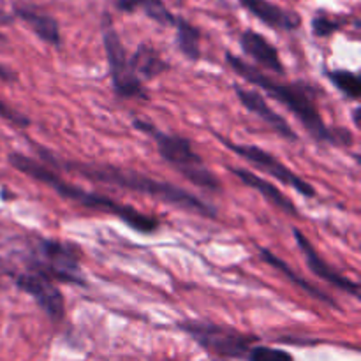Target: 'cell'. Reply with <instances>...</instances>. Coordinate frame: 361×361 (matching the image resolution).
I'll use <instances>...</instances> for the list:
<instances>
[{
    "mask_svg": "<svg viewBox=\"0 0 361 361\" xmlns=\"http://www.w3.org/2000/svg\"><path fill=\"white\" fill-rule=\"evenodd\" d=\"M41 157L44 159L48 164L55 166V168H63L67 173L73 175L83 176V178L92 180V182L108 183V185L120 187L126 190H134V192L145 194V196L155 197L164 203L173 204V207L183 208L192 214L203 215L208 219H217V210L207 201L200 200L197 196L190 194L189 190L182 189L178 185H173L169 182H161L152 176L143 175V173L133 171V169L118 168V166L111 164H97V162H76V161H59L51 155V152L42 150Z\"/></svg>",
    "mask_w": 361,
    "mask_h": 361,
    "instance_id": "2",
    "label": "cell"
},
{
    "mask_svg": "<svg viewBox=\"0 0 361 361\" xmlns=\"http://www.w3.org/2000/svg\"><path fill=\"white\" fill-rule=\"evenodd\" d=\"M134 127L154 137L161 157L168 164H171L183 178L192 182L194 185L203 187V189L221 190V182L208 169L203 159L194 152L190 140L183 136H176V134L162 133V130L155 129L154 123L143 122V120H134Z\"/></svg>",
    "mask_w": 361,
    "mask_h": 361,
    "instance_id": "4",
    "label": "cell"
},
{
    "mask_svg": "<svg viewBox=\"0 0 361 361\" xmlns=\"http://www.w3.org/2000/svg\"><path fill=\"white\" fill-rule=\"evenodd\" d=\"M293 233H295L296 243H298V247L302 249L303 256H305L307 267L310 268V271H312L316 277H319L321 281L328 282V284L335 286V288H338L341 291H345L348 295L355 296V298H360V284H356V282H353L351 279L344 277V275L338 274L337 270H334V268H331L330 264H328L326 261L319 256V252L314 249V245L310 243V240L307 238V236L303 235L300 229H295Z\"/></svg>",
    "mask_w": 361,
    "mask_h": 361,
    "instance_id": "10",
    "label": "cell"
},
{
    "mask_svg": "<svg viewBox=\"0 0 361 361\" xmlns=\"http://www.w3.org/2000/svg\"><path fill=\"white\" fill-rule=\"evenodd\" d=\"M9 162L14 169H18L23 175L30 176V178L37 180V182L44 183V185L51 187L56 194L63 197V200L74 201V203L81 204L85 208H90V210L104 212V214L115 215V217L122 219L129 228H133L134 231L145 233V235H150L155 233L161 228V222L159 219H155L154 215H147L143 212H140L137 208L130 207V204L118 203V201L111 200L108 196H102V194L90 192V190H85L81 187L73 185V183L66 182L63 178H60L56 175L55 169L48 168V166L41 164L35 159L28 157V155L20 154V152H13L9 154Z\"/></svg>",
    "mask_w": 361,
    "mask_h": 361,
    "instance_id": "3",
    "label": "cell"
},
{
    "mask_svg": "<svg viewBox=\"0 0 361 361\" xmlns=\"http://www.w3.org/2000/svg\"><path fill=\"white\" fill-rule=\"evenodd\" d=\"M326 76L330 78L331 83L342 92L351 101H358L361 94V81L356 73H351L348 69H334L328 71Z\"/></svg>",
    "mask_w": 361,
    "mask_h": 361,
    "instance_id": "20",
    "label": "cell"
},
{
    "mask_svg": "<svg viewBox=\"0 0 361 361\" xmlns=\"http://www.w3.org/2000/svg\"><path fill=\"white\" fill-rule=\"evenodd\" d=\"M235 92L238 101L242 102L243 108H245L247 111L254 113L257 118H261L264 123H268L271 129L277 130V133L281 134L282 137H286V140L289 141L298 140V134L293 130V127L289 126L288 120H286L284 116L279 115L275 109L270 108V104H268L267 99L263 97V94H259V92L256 90H250V88H242V87H235Z\"/></svg>",
    "mask_w": 361,
    "mask_h": 361,
    "instance_id": "11",
    "label": "cell"
},
{
    "mask_svg": "<svg viewBox=\"0 0 361 361\" xmlns=\"http://www.w3.org/2000/svg\"><path fill=\"white\" fill-rule=\"evenodd\" d=\"M0 118H4L6 122L13 123L14 127H28L30 126V120L27 118V116L23 115L21 111H18V109L11 108L9 104H6V102L0 99Z\"/></svg>",
    "mask_w": 361,
    "mask_h": 361,
    "instance_id": "23",
    "label": "cell"
},
{
    "mask_svg": "<svg viewBox=\"0 0 361 361\" xmlns=\"http://www.w3.org/2000/svg\"><path fill=\"white\" fill-rule=\"evenodd\" d=\"M102 42L106 49V60L109 66V76H111L113 88L116 95L122 99H140L147 101L148 94L145 90L143 83L134 73L130 66V56L127 55L126 46L122 44L118 32L113 27L109 16L104 18V27H102Z\"/></svg>",
    "mask_w": 361,
    "mask_h": 361,
    "instance_id": "5",
    "label": "cell"
},
{
    "mask_svg": "<svg viewBox=\"0 0 361 361\" xmlns=\"http://www.w3.org/2000/svg\"><path fill=\"white\" fill-rule=\"evenodd\" d=\"M249 361H295L291 355L284 349L277 348H268V345H256L250 348L249 355H247Z\"/></svg>",
    "mask_w": 361,
    "mask_h": 361,
    "instance_id": "21",
    "label": "cell"
},
{
    "mask_svg": "<svg viewBox=\"0 0 361 361\" xmlns=\"http://www.w3.org/2000/svg\"><path fill=\"white\" fill-rule=\"evenodd\" d=\"M14 14H16L21 21H25V23L28 25V28H30L41 41H44L46 44L56 46V48L62 46L60 27L53 16L41 13V11L32 9V7H16V9H14Z\"/></svg>",
    "mask_w": 361,
    "mask_h": 361,
    "instance_id": "15",
    "label": "cell"
},
{
    "mask_svg": "<svg viewBox=\"0 0 361 361\" xmlns=\"http://www.w3.org/2000/svg\"><path fill=\"white\" fill-rule=\"evenodd\" d=\"M16 286L35 300V303L41 307L42 312L49 319L56 321V323L63 319V316H66L63 296L60 289L56 288L55 281H51L48 275L30 268V271H27V274L18 275Z\"/></svg>",
    "mask_w": 361,
    "mask_h": 361,
    "instance_id": "9",
    "label": "cell"
},
{
    "mask_svg": "<svg viewBox=\"0 0 361 361\" xmlns=\"http://www.w3.org/2000/svg\"><path fill=\"white\" fill-rule=\"evenodd\" d=\"M226 60H228L231 69L240 78H243L249 83L256 85V87L263 88V92H267L271 99H275L282 106H286L302 122L307 133L316 141L335 145V147H351L355 143L353 141L355 137H353V134L348 129H342V127H334L331 129V127L326 126V122L323 120L319 108L316 104V87L305 83V81L279 83L277 80L267 76L257 67L250 66V63H247L240 56L233 55L231 51L226 53Z\"/></svg>",
    "mask_w": 361,
    "mask_h": 361,
    "instance_id": "1",
    "label": "cell"
},
{
    "mask_svg": "<svg viewBox=\"0 0 361 361\" xmlns=\"http://www.w3.org/2000/svg\"><path fill=\"white\" fill-rule=\"evenodd\" d=\"M175 2H180V4H182V2H185V0H175Z\"/></svg>",
    "mask_w": 361,
    "mask_h": 361,
    "instance_id": "25",
    "label": "cell"
},
{
    "mask_svg": "<svg viewBox=\"0 0 361 361\" xmlns=\"http://www.w3.org/2000/svg\"><path fill=\"white\" fill-rule=\"evenodd\" d=\"M259 252H261V259L267 261V263L271 264V267H274L275 270L281 271V274L284 275L286 279H289V281H291L293 284L298 286V288L302 289V291L309 293L310 296L317 298V300H319V302L326 303V305L331 307V309H338L337 300L331 298V296H328L326 293H323L319 288H316V286H312V284H310V282H307L303 277L296 275V271L293 270V268L289 267V264L286 263V261H282L281 257H277L274 252H270V250H268V249H263V247H261V249H259Z\"/></svg>",
    "mask_w": 361,
    "mask_h": 361,
    "instance_id": "16",
    "label": "cell"
},
{
    "mask_svg": "<svg viewBox=\"0 0 361 361\" xmlns=\"http://www.w3.org/2000/svg\"><path fill=\"white\" fill-rule=\"evenodd\" d=\"M310 27H312V34L316 37H330L335 32L341 30L342 21L334 20V18L326 16L324 13H317L310 21Z\"/></svg>",
    "mask_w": 361,
    "mask_h": 361,
    "instance_id": "22",
    "label": "cell"
},
{
    "mask_svg": "<svg viewBox=\"0 0 361 361\" xmlns=\"http://www.w3.org/2000/svg\"><path fill=\"white\" fill-rule=\"evenodd\" d=\"M80 256V250L71 243H62L56 240H39L37 256L32 261L30 268L42 271L51 281L87 286L81 274Z\"/></svg>",
    "mask_w": 361,
    "mask_h": 361,
    "instance_id": "7",
    "label": "cell"
},
{
    "mask_svg": "<svg viewBox=\"0 0 361 361\" xmlns=\"http://www.w3.org/2000/svg\"><path fill=\"white\" fill-rule=\"evenodd\" d=\"M176 46L182 51V55L187 60H196L201 59V30L192 25L190 21H187L185 18L176 16Z\"/></svg>",
    "mask_w": 361,
    "mask_h": 361,
    "instance_id": "19",
    "label": "cell"
},
{
    "mask_svg": "<svg viewBox=\"0 0 361 361\" xmlns=\"http://www.w3.org/2000/svg\"><path fill=\"white\" fill-rule=\"evenodd\" d=\"M130 66H133L137 78L141 76L145 80H154V78L161 76L169 67L168 62L161 56V53L148 42H141L137 46L136 53L130 56Z\"/></svg>",
    "mask_w": 361,
    "mask_h": 361,
    "instance_id": "17",
    "label": "cell"
},
{
    "mask_svg": "<svg viewBox=\"0 0 361 361\" xmlns=\"http://www.w3.org/2000/svg\"><path fill=\"white\" fill-rule=\"evenodd\" d=\"M115 6L116 9L127 14L141 9L148 18L164 27H175L176 23V16L164 6L162 0H115Z\"/></svg>",
    "mask_w": 361,
    "mask_h": 361,
    "instance_id": "18",
    "label": "cell"
},
{
    "mask_svg": "<svg viewBox=\"0 0 361 361\" xmlns=\"http://www.w3.org/2000/svg\"><path fill=\"white\" fill-rule=\"evenodd\" d=\"M228 169H229V173H233L235 176H238V178L242 180L245 185L252 187L254 190H257V192H259L261 196L268 201V203H271L274 207H277L279 210L286 212V214H289V215H295V217L298 215L295 203H293V201L289 200V197L286 196V194L282 192L277 185L267 182V180H263L261 176H257L256 173L249 171V169L231 168V166H229Z\"/></svg>",
    "mask_w": 361,
    "mask_h": 361,
    "instance_id": "14",
    "label": "cell"
},
{
    "mask_svg": "<svg viewBox=\"0 0 361 361\" xmlns=\"http://www.w3.org/2000/svg\"><path fill=\"white\" fill-rule=\"evenodd\" d=\"M360 115H361V109L356 108L355 111H353V122H355L356 127L361 126V123H360Z\"/></svg>",
    "mask_w": 361,
    "mask_h": 361,
    "instance_id": "24",
    "label": "cell"
},
{
    "mask_svg": "<svg viewBox=\"0 0 361 361\" xmlns=\"http://www.w3.org/2000/svg\"><path fill=\"white\" fill-rule=\"evenodd\" d=\"M180 328L187 331L201 348L226 358H240L249 355L250 345L257 341L254 335L242 334L235 328L222 326V324L204 323V321H187L180 324Z\"/></svg>",
    "mask_w": 361,
    "mask_h": 361,
    "instance_id": "6",
    "label": "cell"
},
{
    "mask_svg": "<svg viewBox=\"0 0 361 361\" xmlns=\"http://www.w3.org/2000/svg\"><path fill=\"white\" fill-rule=\"evenodd\" d=\"M240 46H242L243 53L249 55L252 60H256L263 69H268L277 74H286L284 63H282L281 55H279V49L264 35H261L259 32L247 28L240 35Z\"/></svg>",
    "mask_w": 361,
    "mask_h": 361,
    "instance_id": "13",
    "label": "cell"
},
{
    "mask_svg": "<svg viewBox=\"0 0 361 361\" xmlns=\"http://www.w3.org/2000/svg\"><path fill=\"white\" fill-rule=\"evenodd\" d=\"M219 140L222 141V143L226 145V147L229 148V150L235 152L238 157L245 159L247 162H250L252 166H256L257 169H261V171H264L267 175L274 176L277 182L284 183V185H289L293 187V189L296 190V192H300L302 196L305 197H314L316 196V189H314L312 185H310L309 182H305V180L302 178V176H298L296 173H293L291 169L288 168L286 164H282L281 161H279L275 155H271L270 152L263 150L261 147H254V145H236V143H229L226 137L219 136Z\"/></svg>",
    "mask_w": 361,
    "mask_h": 361,
    "instance_id": "8",
    "label": "cell"
},
{
    "mask_svg": "<svg viewBox=\"0 0 361 361\" xmlns=\"http://www.w3.org/2000/svg\"><path fill=\"white\" fill-rule=\"evenodd\" d=\"M238 2L243 9H247L252 16L275 30L291 32L302 25V16L298 13L284 9L270 0H238Z\"/></svg>",
    "mask_w": 361,
    "mask_h": 361,
    "instance_id": "12",
    "label": "cell"
}]
</instances>
